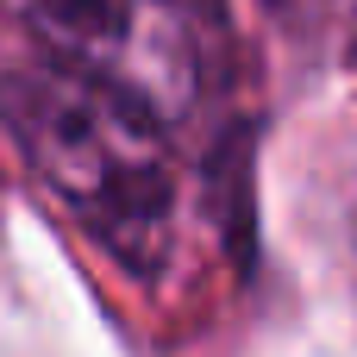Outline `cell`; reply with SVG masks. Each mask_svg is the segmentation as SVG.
Masks as SVG:
<instances>
[{
  "label": "cell",
  "mask_w": 357,
  "mask_h": 357,
  "mask_svg": "<svg viewBox=\"0 0 357 357\" xmlns=\"http://www.w3.org/2000/svg\"><path fill=\"white\" fill-rule=\"evenodd\" d=\"M38 50L75 63L163 119L201 107L220 63V0H0Z\"/></svg>",
  "instance_id": "2"
},
{
  "label": "cell",
  "mask_w": 357,
  "mask_h": 357,
  "mask_svg": "<svg viewBox=\"0 0 357 357\" xmlns=\"http://www.w3.org/2000/svg\"><path fill=\"white\" fill-rule=\"evenodd\" d=\"M0 126L126 276H163L182 226V169L157 107L44 50L0 69Z\"/></svg>",
  "instance_id": "1"
},
{
  "label": "cell",
  "mask_w": 357,
  "mask_h": 357,
  "mask_svg": "<svg viewBox=\"0 0 357 357\" xmlns=\"http://www.w3.org/2000/svg\"><path fill=\"white\" fill-rule=\"evenodd\" d=\"M276 6H301V0H276Z\"/></svg>",
  "instance_id": "3"
}]
</instances>
